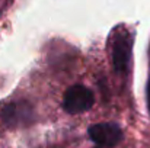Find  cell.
<instances>
[{
    "instance_id": "6da1fadb",
    "label": "cell",
    "mask_w": 150,
    "mask_h": 148,
    "mask_svg": "<svg viewBox=\"0 0 150 148\" xmlns=\"http://www.w3.org/2000/svg\"><path fill=\"white\" fill-rule=\"evenodd\" d=\"M1 121L9 128H22L35 122L37 115L34 106L26 100H16L7 103L1 109Z\"/></svg>"
},
{
    "instance_id": "7a4b0ae2",
    "label": "cell",
    "mask_w": 150,
    "mask_h": 148,
    "mask_svg": "<svg viewBox=\"0 0 150 148\" xmlns=\"http://www.w3.org/2000/svg\"><path fill=\"white\" fill-rule=\"evenodd\" d=\"M95 103V96L91 89L74 84L69 87L63 96V109L70 115H77L89 110Z\"/></svg>"
},
{
    "instance_id": "3957f363",
    "label": "cell",
    "mask_w": 150,
    "mask_h": 148,
    "mask_svg": "<svg viewBox=\"0 0 150 148\" xmlns=\"http://www.w3.org/2000/svg\"><path fill=\"white\" fill-rule=\"evenodd\" d=\"M112 64L118 73H127L131 60V36L125 29H118L112 38Z\"/></svg>"
},
{
    "instance_id": "277c9868",
    "label": "cell",
    "mask_w": 150,
    "mask_h": 148,
    "mask_svg": "<svg viewBox=\"0 0 150 148\" xmlns=\"http://www.w3.org/2000/svg\"><path fill=\"white\" fill-rule=\"evenodd\" d=\"M89 138L98 145V147L111 148L115 147L122 140V129L118 123L114 122H102L91 125L88 129Z\"/></svg>"
},
{
    "instance_id": "5b68a950",
    "label": "cell",
    "mask_w": 150,
    "mask_h": 148,
    "mask_svg": "<svg viewBox=\"0 0 150 148\" xmlns=\"http://www.w3.org/2000/svg\"><path fill=\"white\" fill-rule=\"evenodd\" d=\"M146 95H147V109H149V112H150V79H149V81H147V89H146Z\"/></svg>"
},
{
    "instance_id": "8992f818",
    "label": "cell",
    "mask_w": 150,
    "mask_h": 148,
    "mask_svg": "<svg viewBox=\"0 0 150 148\" xmlns=\"http://www.w3.org/2000/svg\"><path fill=\"white\" fill-rule=\"evenodd\" d=\"M98 148H105V147H98Z\"/></svg>"
}]
</instances>
